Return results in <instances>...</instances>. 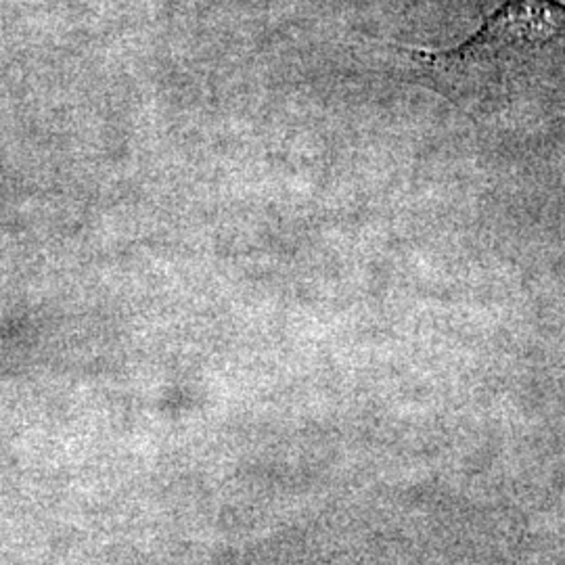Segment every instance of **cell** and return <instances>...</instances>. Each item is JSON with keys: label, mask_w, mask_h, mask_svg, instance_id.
<instances>
[{"label": "cell", "mask_w": 565, "mask_h": 565, "mask_svg": "<svg viewBox=\"0 0 565 565\" xmlns=\"http://www.w3.org/2000/svg\"><path fill=\"white\" fill-rule=\"evenodd\" d=\"M565 41L559 0H505L482 28L457 49L429 53L427 63L445 81V95L465 107L499 105L534 55Z\"/></svg>", "instance_id": "6da1fadb"}]
</instances>
